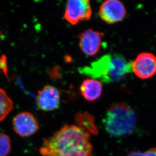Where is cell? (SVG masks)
<instances>
[{
  "instance_id": "1",
  "label": "cell",
  "mask_w": 156,
  "mask_h": 156,
  "mask_svg": "<svg viewBox=\"0 0 156 156\" xmlns=\"http://www.w3.org/2000/svg\"><path fill=\"white\" fill-rule=\"evenodd\" d=\"M90 133L76 125H65L43 140V156H93Z\"/></svg>"
},
{
  "instance_id": "2",
  "label": "cell",
  "mask_w": 156,
  "mask_h": 156,
  "mask_svg": "<svg viewBox=\"0 0 156 156\" xmlns=\"http://www.w3.org/2000/svg\"><path fill=\"white\" fill-rule=\"evenodd\" d=\"M132 71V62L119 54L104 55L80 70L90 78L106 83L120 81Z\"/></svg>"
},
{
  "instance_id": "3",
  "label": "cell",
  "mask_w": 156,
  "mask_h": 156,
  "mask_svg": "<svg viewBox=\"0 0 156 156\" xmlns=\"http://www.w3.org/2000/svg\"><path fill=\"white\" fill-rule=\"evenodd\" d=\"M136 116L134 110L123 102L109 107L104 120L105 128L111 136L123 137L133 133L136 127Z\"/></svg>"
},
{
  "instance_id": "4",
  "label": "cell",
  "mask_w": 156,
  "mask_h": 156,
  "mask_svg": "<svg viewBox=\"0 0 156 156\" xmlns=\"http://www.w3.org/2000/svg\"><path fill=\"white\" fill-rule=\"evenodd\" d=\"M92 9L88 0H70L67 2L64 17L71 25L90 20Z\"/></svg>"
},
{
  "instance_id": "5",
  "label": "cell",
  "mask_w": 156,
  "mask_h": 156,
  "mask_svg": "<svg viewBox=\"0 0 156 156\" xmlns=\"http://www.w3.org/2000/svg\"><path fill=\"white\" fill-rule=\"evenodd\" d=\"M132 71L142 80H146L156 74V56L152 53H140L132 62Z\"/></svg>"
},
{
  "instance_id": "6",
  "label": "cell",
  "mask_w": 156,
  "mask_h": 156,
  "mask_svg": "<svg viewBox=\"0 0 156 156\" xmlns=\"http://www.w3.org/2000/svg\"><path fill=\"white\" fill-rule=\"evenodd\" d=\"M126 10L123 4L118 0H107L101 5L99 16L109 24L120 22L126 16Z\"/></svg>"
},
{
  "instance_id": "7",
  "label": "cell",
  "mask_w": 156,
  "mask_h": 156,
  "mask_svg": "<svg viewBox=\"0 0 156 156\" xmlns=\"http://www.w3.org/2000/svg\"><path fill=\"white\" fill-rule=\"evenodd\" d=\"M104 34L101 31L88 29L78 35L79 46L84 54L94 56L100 51L103 44Z\"/></svg>"
},
{
  "instance_id": "8",
  "label": "cell",
  "mask_w": 156,
  "mask_h": 156,
  "mask_svg": "<svg viewBox=\"0 0 156 156\" xmlns=\"http://www.w3.org/2000/svg\"><path fill=\"white\" fill-rule=\"evenodd\" d=\"M13 127L15 133L22 137L33 136L38 129V123L33 114L23 112L17 114L13 119Z\"/></svg>"
},
{
  "instance_id": "9",
  "label": "cell",
  "mask_w": 156,
  "mask_h": 156,
  "mask_svg": "<svg viewBox=\"0 0 156 156\" xmlns=\"http://www.w3.org/2000/svg\"><path fill=\"white\" fill-rule=\"evenodd\" d=\"M37 101L38 107L41 110H54L60 103V92L56 87L47 85L38 91Z\"/></svg>"
},
{
  "instance_id": "10",
  "label": "cell",
  "mask_w": 156,
  "mask_h": 156,
  "mask_svg": "<svg viewBox=\"0 0 156 156\" xmlns=\"http://www.w3.org/2000/svg\"><path fill=\"white\" fill-rule=\"evenodd\" d=\"M80 91L83 97L88 102H94L100 97L103 91L102 83L98 80L87 78L81 83Z\"/></svg>"
},
{
  "instance_id": "11",
  "label": "cell",
  "mask_w": 156,
  "mask_h": 156,
  "mask_svg": "<svg viewBox=\"0 0 156 156\" xmlns=\"http://www.w3.org/2000/svg\"><path fill=\"white\" fill-rule=\"evenodd\" d=\"M75 122L77 126L87 131L90 134H97L98 133L94 117L87 112L77 114L75 116Z\"/></svg>"
},
{
  "instance_id": "12",
  "label": "cell",
  "mask_w": 156,
  "mask_h": 156,
  "mask_svg": "<svg viewBox=\"0 0 156 156\" xmlns=\"http://www.w3.org/2000/svg\"><path fill=\"white\" fill-rule=\"evenodd\" d=\"M13 109V103L4 90L0 88V122L5 119Z\"/></svg>"
},
{
  "instance_id": "13",
  "label": "cell",
  "mask_w": 156,
  "mask_h": 156,
  "mask_svg": "<svg viewBox=\"0 0 156 156\" xmlns=\"http://www.w3.org/2000/svg\"><path fill=\"white\" fill-rule=\"evenodd\" d=\"M10 137L4 133H0V156H8L11 151Z\"/></svg>"
},
{
  "instance_id": "14",
  "label": "cell",
  "mask_w": 156,
  "mask_h": 156,
  "mask_svg": "<svg viewBox=\"0 0 156 156\" xmlns=\"http://www.w3.org/2000/svg\"><path fill=\"white\" fill-rule=\"evenodd\" d=\"M128 156H156V147L149 149L146 152H132Z\"/></svg>"
},
{
  "instance_id": "15",
  "label": "cell",
  "mask_w": 156,
  "mask_h": 156,
  "mask_svg": "<svg viewBox=\"0 0 156 156\" xmlns=\"http://www.w3.org/2000/svg\"><path fill=\"white\" fill-rule=\"evenodd\" d=\"M7 59L5 56H2L0 58V66L1 69L4 72L5 75L7 74Z\"/></svg>"
},
{
  "instance_id": "16",
  "label": "cell",
  "mask_w": 156,
  "mask_h": 156,
  "mask_svg": "<svg viewBox=\"0 0 156 156\" xmlns=\"http://www.w3.org/2000/svg\"><path fill=\"white\" fill-rule=\"evenodd\" d=\"M1 32L0 31V37H1Z\"/></svg>"
},
{
  "instance_id": "17",
  "label": "cell",
  "mask_w": 156,
  "mask_h": 156,
  "mask_svg": "<svg viewBox=\"0 0 156 156\" xmlns=\"http://www.w3.org/2000/svg\"><path fill=\"white\" fill-rule=\"evenodd\" d=\"M0 69H1V66H0Z\"/></svg>"
}]
</instances>
